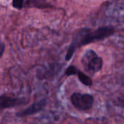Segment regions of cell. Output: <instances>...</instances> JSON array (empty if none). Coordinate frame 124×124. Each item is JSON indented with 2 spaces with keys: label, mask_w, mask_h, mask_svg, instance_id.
I'll return each instance as SVG.
<instances>
[{
  "label": "cell",
  "mask_w": 124,
  "mask_h": 124,
  "mask_svg": "<svg viewBox=\"0 0 124 124\" xmlns=\"http://www.w3.org/2000/svg\"><path fill=\"white\" fill-rule=\"evenodd\" d=\"M114 33V30L112 28L104 27L100 28L94 31L89 29H83L78 32L75 39L72 41L66 54V60H69L77 48H79L84 45L90 44L92 42L104 39Z\"/></svg>",
  "instance_id": "obj_1"
},
{
  "label": "cell",
  "mask_w": 124,
  "mask_h": 124,
  "mask_svg": "<svg viewBox=\"0 0 124 124\" xmlns=\"http://www.w3.org/2000/svg\"><path fill=\"white\" fill-rule=\"evenodd\" d=\"M81 63L85 70L91 75H94L102 70L103 65L102 59L97 54L90 49L87 50L82 57Z\"/></svg>",
  "instance_id": "obj_2"
},
{
  "label": "cell",
  "mask_w": 124,
  "mask_h": 124,
  "mask_svg": "<svg viewBox=\"0 0 124 124\" xmlns=\"http://www.w3.org/2000/svg\"><path fill=\"white\" fill-rule=\"evenodd\" d=\"M72 105L78 110L87 111L92 108L94 102V98L92 94L74 92L70 96Z\"/></svg>",
  "instance_id": "obj_3"
},
{
  "label": "cell",
  "mask_w": 124,
  "mask_h": 124,
  "mask_svg": "<svg viewBox=\"0 0 124 124\" xmlns=\"http://www.w3.org/2000/svg\"><path fill=\"white\" fill-rule=\"evenodd\" d=\"M26 102V100L22 97H17L9 95L0 96V110L22 105Z\"/></svg>",
  "instance_id": "obj_4"
},
{
  "label": "cell",
  "mask_w": 124,
  "mask_h": 124,
  "mask_svg": "<svg viewBox=\"0 0 124 124\" xmlns=\"http://www.w3.org/2000/svg\"><path fill=\"white\" fill-rule=\"evenodd\" d=\"M65 75L68 76H77L79 81L87 86H91L92 85V78L86 75L85 73H82L81 70L77 69L74 65H70L65 70Z\"/></svg>",
  "instance_id": "obj_5"
},
{
  "label": "cell",
  "mask_w": 124,
  "mask_h": 124,
  "mask_svg": "<svg viewBox=\"0 0 124 124\" xmlns=\"http://www.w3.org/2000/svg\"><path fill=\"white\" fill-rule=\"evenodd\" d=\"M46 104V102L45 100H39V101L33 103L29 108L20 111L17 114V116L18 117H25V116H31L34 113H36L42 110L43 108L45 107Z\"/></svg>",
  "instance_id": "obj_6"
},
{
  "label": "cell",
  "mask_w": 124,
  "mask_h": 124,
  "mask_svg": "<svg viewBox=\"0 0 124 124\" xmlns=\"http://www.w3.org/2000/svg\"><path fill=\"white\" fill-rule=\"evenodd\" d=\"M24 0H12V6L17 9H21Z\"/></svg>",
  "instance_id": "obj_7"
},
{
  "label": "cell",
  "mask_w": 124,
  "mask_h": 124,
  "mask_svg": "<svg viewBox=\"0 0 124 124\" xmlns=\"http://www.w3.org/2000/svg\"><path fill=\"white\" fill-rule=\"evenodd\" d=\"M4 52V44L2 42V41L0 39V57L3 55Z\"/></svg>",
  "instance_id": "obj_8"
}]
</instances>
